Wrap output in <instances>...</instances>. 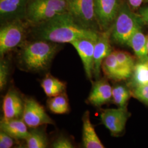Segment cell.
<instances>
[{
  "instance_id": "6da1fadb",
  "label": "cell",
  "mask_w": 148,
  "mask_h": 148,
  "mask_svg": "<svg viewBox=\"0 0 148 148\" xmlns=\"http://www.w3.org/2000/svg\"><path fill=\"white\" fill-rule=\"evenodd\" d=\"M31 27L32 33L36 40L59 44L71 43L81 38H97L99 34L98 32L79 25L68 12Z\"/></svg>"
},
{
  "instance_id": "7a4b0ae2",
  "label": "cell",
  "mask_w": 148,
  "mask_h": 148,
  "mask_svg": "<svg viewBox=\"0 0 148 148\" xmlns=\"http://www.w3.org/2000/svg\"><path fill=\"white\" fill-rule=\"evenodd\" d=\"M59 43L42 40L23 45L20 53V63L27 70L40 71L47 69L59 50Z\"/></svg>"
},
{
  "instance_id": "3957f363",
  "label": "cell",
  "mask_w": 148,
  "mask_h": 148,
  "mask_svg": "<svg viewBox=\"0 0 148 148\" xmlns=\"http://www.w3.org/2000/svg\"><path fill=\"white\" fill-rule=\"evenodd\" d=\"M145 23L139 14H136L126 2H122L112 25L111 40L120 45H127L133 34L142 29Z\"/></svg>"
},
{
  "instance_id": "277c9868",
  "label": "cell",
  "mask_w": 148,
  "mask_h": 148,
  "mask_svg": "<svg viewBox=\"0 0 148 148\" xmlns=\"http://www.w3.org/2000/svg\"><path fill=\"white\" fill-rule=\"evenodd\" d=\"M67 12L66 0H29L25 21L32 26Z\"/></svg>"
},
{
  "instance_id": "5b68a950",
  "label": "cell",
  "mask_w": 148,
  "mask_h": 148,
  "mask_svg": "<svg viewBox=\"0 0 148 148\" xmlns=\"http://www.w3.org/2000/svg\"><path fill=\"white\" fill-rule=\"evenodd\" d=\"M29 23L18 20L2 24L0 29V54L5 53L23 44L26 37Z\"/></svg>"
},
{
  "instance_id": "8992f818",
  "label": "cell",
  "mask_w": 148,
  "mask_h": 148,
  "mask_svg": "<svg viewBox=\"0 0 148 148\" xmlns=\"http://www.w3.org/2000/svg\"><path fill=\"white\" fill-rule=\"evenodd\" d=\"M68 10L75 21L86 29L101 32L95 14V0H66Z\"/></svg>"
},
{
  "instance_id": "52a82bcc",
  "label": "cell",
  "mask_w": 148,
  "mask_h": 148,
  "mask_svg": "<svg viewBox=\"0 0 148 148\" xmlns=\"http://www.w3.org/2000/svg\"><path fill=\"white\" fill-rule=\"evenodd\" d=\"M22 119L27 127L31 128L54 124V122L46 113L42 106L32 98L25 99Z\"/></svg>"
},
{
  "instance_id": "ba28073f",
  "label": "cell",
  "mask_w": 148,
  "mask_h": 148,
  "mask_svg": "<svg viewBox=\"0 0 148 148\" xmlns=\"http://www.w3.org/2000/svg\"><path fill=\"white\" fill-rule=\"evenodd\" d=\"M121 3V0H95V14L101 32L112 26Z\"/></svg>"
},
{
  "instance_id": "9c48e42d",
  "label": "cell",
  "mask_w": 148,
  "mask_h": 148,
  "mask_svg": "<svg viewBox=\"0 0 148 148\" xmlns=\"http://www.w3.org/2000/svg\"><path fill=\"white\" fill-rule=\"evenodd\" d=\"M130 114L127 106L117 109H106L101 111V121L114 136L123 132Z\"/></svg>"
},
{
  "instance_id": "30bf717a",
  "label": "cell",
  "mask_w": 148,
  "mask_h": 148,
  "mask_svg": "<svg viewBox=\"0 0 148 148\" xmlns=\"http://www.w3.org/2000/svg\"><path fill=\"white\" fill-rule=\"evenodd\" d=\"M112 26L109 29L99 32L96 41L93 58V76L99 79L103 60L113 51L111 46Z\"/></svg>"
},
{
  "instance_id": "8fae6325",
  "label": "cell",
  "mask_w": 148,
  "mask_h": 148,
  "mask_svg": "<svg viewBox=\"0 0 148 148\" xmlns=\"http://www.w3.org/2000/svg\"><path fill=\"white\" fill-rule=\"evenodd\" d=\"M97 38H81L70 43L79 54L84 65L85 74L91 82L93 76L94 52Z\"/></svg>"
},
{
  "instance_id": "7c38bea8",
  "label": "cell",
  "mask_w": 148,
  "mask_h": 148,
  "mask_svg": "<svg viewBox=\"0 0 148 148\" xmlns=\"http://www.w3.org/2000/svg\"><path fill=\"white\" fill-rule=\"evenodd\" d=\"M29 0H0L1 23L26 20Z\"/></svg>"
},
{
  "instance_id": "4fadbf2b",
  "label": "cell",
  "mask_w": 148,
  "mask_h": 148,
  "mask_svg": "<svg viewBox=\"0 0 148 148\" xmlns=\"http://www.w3.org/2000/svg\"><path fill=\"white\" fill-rule=\"evenodd\" d=\"M25 100L16 90L10 88L3 99L2 110L5 119L22 118Z\"/></svg>"
},
{
  "instance_id": "5bb4252c",
  "label": "cell",
  "mask_w": 148,
  "mask_h": 148,
  "mask_svg": "<svg viewBox=\"0 0 148 148\" xmlns=\"http://www.w3.org/2000/svg\"><path fill=\"white\" fill-rule=\"evenodd\" d=\"M101 70L108 79L116 82L127 80L132 73L119 63L114 51L103 60Z\"/></svg>"
},
{
  "instance_id": "9a60e30c",
  "label": "cell",
  "mask_w": 148,
  "mask_h": 148,
  "mask_svg": "<svg viewBox=\"0 0 148 148\" xmlns=\"http://www.w3.org/2000/svg\"><path fill=\"white\" fill-rule=\"evenodd\" d=\"M112 90V87L106 79H97L93 82L88 101L92 106L100 107L111 101Z\"/></svg>"
},
{
  "instance_id": "2e32d148",
  "label": "cell",
  "mask_w": 148,
  "mask_h": 148,
  "mask_svg": "<svg viewBox=\"0 0 148 148\" xmlns=\"http://www.w3.org/2000/svg\"><path fill=\"white\" fill-rule=\"evenodd\" d=\"M82 143L86 148H104L90 119V113L86 111L82 116Z\"/></svg>"
},
{
  "instance_id": "e0dca14e",
  "label": "cell",
  "mask_w": 148,
  "mask_h": 148,
  "mask_svg": "<svg viewBox=\"0 0 148 148\" xmlns=\"http://www.w3.org/2000/svg\"><path fill=\"white\" fill-rule=\"evenodd\" d=\"M0 127L1 130L16 139H25L29 132L27 126L22 118L8 120L2 118Z\"/></svg>"
},
{
  "instance_id": "ac0fdd59",
  "label": "cell",
  "mask_w": 148,
  "mask_h": 148,
  "mask_svg": "<svg viewBox=\"0 0 148 148\" xmlns=\"http://www.w3.org/2000/svg\"><path fill=\"white\" fill-rule=\"evenodd\" d=\"M127 46L132 48L138 61H148L147 36L142 32V29H138L133 34Z\"/></svg>"
},
{
  "instance_id": "d6986e66",
  "label": "cell",
  "mask_w": 148,
  "mask_h": 148,
  "mask_svg": "<svg viewBox=\"0 0 148 148\" xmlns=\"http://www.w3.org/2000/svg\"><path fill=\"white\" fill-rule=\"evenodd\" d=\"M127 80V86L130 90L148 84V61H138L134 66L131 76Z\"/></svg>"
},
{
  "instance_id": "ffe728a7",
  "label": "cell",
  "mask_w": 148,
  "mask_h": 148,
  "mask_svg": "<svg viewBox=\"0 0 148 148\" xmlns=\"http://www.w3.org/2000/svg\"><path fill=\"white\" fill-rule=\"evenodd\" d=\"M41 86L48 97L65 93L66 88V85L64 82L54 77L51 74H47L43 79Z\"/></svg>"
},
{
  "instance_id": "44dd1931",
  "label": "cell",
  "mask_w": 148,
  "mask_h": 148,
  "mask_svg": "<svg viewBox=\"0 0 148 148\" xmlns=\"http://www.w3.org/2000/svg\"><path fill=\"white\" fill-rule=\"evenodd\" d=\"M38 127L32 128L25 138L26 146L28 148H46L48 141L46 133Z\"/></svg>"
},
{
  "instance_id": "7402d4cb",
  "label": "cell",
  "mask_w": 148,
  "mask_h": 148,
  "mask_svg": "<svg viewBox=\"0 0 148 148\" xmlns=\"http://www.w3.org/2000/svg\"><path fill=\"white\" fill-rule=\"evenodd\" d=\"M49 110L56 114H64L69 111V103L68 96L64 93L56 96L49 97L47 101Z\"/></svg>"
},
{
  "instance_id": "603a6c76",
  "label": "cell",
  "mask_w": 148,
  "mask_h": 148,
  "mask_svg": "<svg viewBox=\"0 0 148 148\" xmlns=\"http://www.w3.org/2000/svg\"><path fill=\"white\" fill-rule=\"evenodd\" d=\"M131 97V90L127 86L117 84L112 87V99L118 107H126L127 102Z\"/></svg>"
},
{
  "instance_id": "cb8c5ba5",
  "label": "cell",
  "mask_w": 148,
  "mask_h": 148,
  "mask_svg": "<svg viewBox=\"0 0 148 148\" xmlns=\"http://www.w3.org/2000/svg\"><path fill=\"white\" fill-rule=\"evenodd\" d=\"M116 55L117 60L119 63L121 65L122 67L132 72L133 70L136 63L135 59L133 58L130 53L122 51H114Z\"/></svg>"
},
{
  "instance_id": "d4e9b609",
  "label": "cell",
  "mask_w": 148,
  "mask_h": 148,
  "mask_svg": "<svg viewBox=\"0 0 148 148\" xmlns=\"http://www.w3.org/2000/svg\"><path fill=\"white\" fill-rule=\"evenodd\" d=\"M131 90L132 97L148 106V84L138 86Z\"/></svg>"
},
{
  "instance_id": "484cf974",
  "label": "cell",
  "mask_w": 148,
  "mask_h": 148,
  "mask_svg": "<svg viewBox=\"0 0 148 148\" xmlns=\"http://www.w3.org/2000/svg\"><path fill=\"white\" fill-rule=\"evenodd\" d=\"M9 65L7 61L2 59L0 63V89L3 90L7 84L9 76Z\"/></svg>"
},
{
  "instance_id": "4316f807",
  "label": "cell",
  "mask_w": 148,
  "mask_h": 148,
  "mask_svg": "<svg viewBox=\"0 0 148 148\" xmlns=\"http://www.w3.org/2000/svg\"><path fill=\"white\" fill-rule=\"evenodd\" d=\"M52 147L54 148H73L74 145L72 141L64 136H59L52 144Z\"/></svg>"
},
{
  "instance_id": "83f0119b",
  "label": "cell",
  "mask_w": 148,
  "mask_h": 148,
  "mask_svg": "<svg viewBox=\"0 0 148 148\" xmlns=\"http://www.w3.org/2000/svg\"><path fill=\"white\" fill-rule=\"evenodd\" d=\"M14 138L1 130L0 132V148H10L12 147L14 143Z\"/></svg>"
},
{
  "instance_id": "f1b7e54d",
  "label": "cell",
  "mask_w": 148,
  "mask_h": 148,
  "mask_svg": "<svg viewBox=\"0 0 148 148\" xmlns=\"http://www.w3.org/2000/svg\"><path fill=\"white\" fill-rule=\"evenodd\" d=\"M139 14L142 18L145 24H147L148 25V6L140 8Z\"/></svg>"
},
{
  "instance_id": "f546056e",
  "label": "cell",
  "mask_w": 148,
  "mask_h": 148,
  "mask_svg": "<svg viewBox=\"0 0 148 148\" xmlns=\"http://www.w3.org/2000/svg\"><path fill=\"white\" fill-rule=\"evenodd\" d=\"M144 0H128V3L133 8L139 7L142 4Z\"/></svg>"
},
{
  "instance_id": "4dcf8cb0",
  "label": "cell",
  "mask_w": 148,
  "mask_h": 148,
  "mask_svg": "<svg viewBox=\"0 0 148 148\" xmlns=\"http://www.w3.org/2000/svg\"><path fill=\"white\" fill-rule=\"evenodd\" d=\"M147 47L148 49V36H147Z\"/></svg>"
},
{
  "instance_id": "1f68e13d",
  "label": "cell",
  "mask_w": 148,
  "mask_h": 148,
  "mask_svg": "<svg viewBox=\"0 0 148 148\" xmlns=\"http://www.w3.org/2000/svg\"><path fill=\"white\" fill-rule=\"evenodd\" d=\"M146 1H147V2H148V0H146Z\"/></svg>"
}]
</instances>
